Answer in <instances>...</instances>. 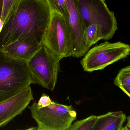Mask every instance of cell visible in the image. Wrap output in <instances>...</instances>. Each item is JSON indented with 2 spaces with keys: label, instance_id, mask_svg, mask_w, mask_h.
Returning <instances> with one entry per match:
<instances>
[{
  "label": "cell",
  "instance_id": "obj_1",
  "mask_svg": "<svg viewBox=\"0 0 130 130\" xmlns=\"http://www.w3.org/2000/svg\"><path fill=\"white\" fill-rule=\"evenodd\" d=\"M52 11L45 0H22L4 23L0 33V49L23 39L42 44Z\"/></svg>",
  "mask_w": 130,
  "mask_h": 130
},
{
  "label": "cell",
  "instance_id": "obj_2",
  "mask_svg": "<svg viewBox=\"0 0 130 130\" xmlns=\"http://www.w3.org/2000/svg\"><path fill=\"white\" fill-rule=\"evenodd\" d=\"M32 84L28 62L0 51V103L17 95Z\"/></svg>",
  "mask_w": 130,
  "mask_h": 130
},
{
  "label": "cell",
  "instance_id": "obj_3",
  "mask_svg": "<svg viewBox=\"0 0 130 130\" xmlns=\"http://www.w3.org/2000/svg\"><path fill=\"white\" fill-rule=\"evenodd\" d=\"M28 107L39 130H68L76 120L77 113L71 105L52 101L45 107H39L36 102Z\"/></svg>",
  "mask_w": 130,
  "mask_h": 130
},
{
  "label": "cell",
  "instance_id": "obj_4",
  "mask_svg": "<svg viewBox=\"0 0 130 130\" xmlns=\"http://www.w3.org/2000/svg\"><path fill=\"white\" fill-rule=\"evenodd\" d=\"M61 59L44 44L28 62L33 84L53 91L57 82Z\"/></svg>",
  "mask_w": 130,
  "mask_h": 130
},
{
  "label": "cell",
  "instance_id": "obj_5",
  "mask_svg": "<svg viewBox=\"0 0 130 130\" xmlns=\"http://www.w3.org/2000/svg\"><path fill=\"white\" fill-rule=\"evenodd\" d=\"M130 54V45L121 42H105L89 50L81 60L85 71L101 70Z\"/></svg>",
  "mask_w": 130,
  "mask_h": 130
},
{
  "label": "cell",
  "instance_id": "obj_6",
  "mask_svg": "<svg viewBox=\"0 0 130 130\" xmlns=\"http://www.w3.org/2000/svg\"><path fill=\"white\" fill-rule=\"evenodd\" d=\"M51 11V20L42 44L61 59L71 56L72 41L68 21L61 15Z\"/></svg>",
  "mask_w": 130,
  "mask_h": 130
},
{
  "label": "cell",
  "instance_id": "obj_7",
  "mask_svg": "<svg viewBox=\"0 0 130 130\" xmlns=\"http://www.w3.org/2000/svg\"><path fill=\"white\" fill-rule=\"evenodd\" d=\"M76 3L85 29L96 24L113 36L117 23L114 13L109 10L105 0H76Z\"/></svg>",
  "mask_w": 130,
  "mask_h": 130
},
{
  "label": "cell",
  "instance_id": "obj_8",
  "mask_svg": "<svg viewBox=\"0 0 130 130\" xmlns=\"http://www.w3.org/2000/svg\"><path fill=\"white\" fill-rule=\"evenodd\" d=\"M69 10L68 24L71 41V56L82 57L89 50L84 40L85 28L77 6L76 0H66Z\"/></svg>",
  "mask_w": 130,
  "mask_h": 130
},
{
  "label": "cell",
  "instance_id": "obj_9",
  "mask_svg": "<svg viewBox=\"0 0 130 130\" xmlns=\"http://www.w3.org/2000/svg\"><path fill=\"white\" fill-rule=\"evenodd\" d=\"M30 86L14 97L0 103V127L22 113L33 100Z\"/></svg>",
  "mask_w": 130,
  "mask_h": 130
},
{
  "label": "cell",
  "instance_id": "obj_10",
  "mask_svg": "<svg viewBox=\"0 0 130 130\" xmlns=\"http://www.w3.org/2000/svg\"><path fill=\"white\" fill-rule=\"evenodd\" d=\"M42 44L32 39H23L2 47L0 51L14 58L28 62L40 49Z\"/></svg>",
  "mask_w": 130,
  "mask_h": 130
},
{
  "label": "cell",
  "instance_id": "obj_11",
  "mask_svg": "<svg viewBox=\"0 0 130 130\" xmlns=\"http://www.w3.org/2000/svg\"><path fill=\"white\" fill-rule=\"evenodd\" d=\"M126 116L122 111L109 112L98 116L94 130H123Z\"/></svg>",
  "mask_w": 130,
  "mask_h": 130
},
{
  "label": "cell",
  "instance_id": "obj_12",
  "mask_svg": "<svg viewBox=\"0 0 130 130\" xmlns=\"http://www.w3.org/2000/svg\"><path fill=\"white\" fill-rule=\"evenodd\" d=\"M113 36L100 25L93 24L86 27L83 37L86 46L89 50L91 46L99 40L102 39L108 40L112 38Z\"/></svg>",
  "mask_w": 130,
  "mask_h": 130
},
{
  "label": "cell",
  "instance_id": "obj_13",
  "mask_svg": "<svg viewBox=\"0 0 130 130\" xmlns=\"http://www.w3.org/2000/svg\"><path fill=\"white\" fill-rule=\"evenodd\" d=\"M98 116L91 115L87 118L72 124L68 130H94Z\"/></svg>",
  "mask_w": 130,
  "mask_h": 130
},
{
  "label": "cell",
  "instance_id": "obj_14",
  "mask_svg": "<svg viewBox=\"0 0 130 130\" xmlns=\"http://www.w3.org/2000/svg\"><path fill=\"white\" fill-rule=\"evenodd\" d=\"M51 10L59 13L68 21L69 10L66 0H45Z\"/></svg>",
  "mask_w": 130,
  "mask_h": 130
},
{
  "label": "cell",
  "instance_id": "obj_15",
  "mask_svg": "<svg viewBox=\"0 0 130 130\" xmlns=\"http://www.w3.org/2000/svg\"><path fill=\"white\" fill-rule=\"evenodd\" d=\"M114 82L121 89L130 88V66L120 70L115 79Z\"/></svg>",
  "mask_w": 130,
  "mask_h": 130
},
{
  "label": "cell",
  "instance_id": "obj_16",
  "mask_svg": "<svg viewBox=\"0 0 130 130\" xmlns=\"http://www.w3.org/2000/svg\"><path fill=\"white\" fill-rule=\"evenodd\" d=\"M22 0H4L3 11L1 18L4 24L13 13Z\"/></svg>",
  "mask_w": 130,
  "mask_h": 130
},
{
  "label": "cell",
  "instance_id": "obj_17",
  "mask_svg": "<svg viewBox=\"0 0 130 130\" xmlns=\"http://www.w3.org/2000/svg\"><path fill=\"white\" fill-rule=\"evenodd\" d=\"M52 102L48 95L43 94L37 104L38 106L40 107H45L50 105Z\"/></svg>",
  "mask_w": 130,
  "mask_h": 130
},
{
  "label": "cell",
  "instance_id": "obj_18",
  "mask_svg": "<svg viewBox=\"0 0 130 130\" xmlns=\"http://www.w3.org/2000/svg\"><path fill=\"white\" fill-rule=\"evenodd\" d=\"M127 122L124 127H123V130H130V116L127 118Z\"/></svg>",
  "mask_w": 130,
  "mask_h": 130
},
{
  "label": "cell",
  "instance_id": "obj_19",
  "mask_svg": "<svg viewBox=\"0 0 130 130\" xmlns=\"http://www.w3.org/2000/svg\"><path fill=\"white\" fill-rule=\"evenodd\" d=\"M121 89L130 98V88H124Z\"/></svg>",
  "mask_w": 130,
  "mask_h": 130
},
{
  "label": "cell",
  "instance_id": "obj_20",
  "mask_svg": "<svg viewBox=\"0 0 130 130\" xmlns=\"http://www.w3.org/2000/svg\"><path fill=\"white\" fill-rule=\"evenodd\" d=\"M4 0H0V18H1L3 11Z\"/></svg>",
  "mask_w": 130,
  "mask_h": 130
},
{
  "label": "cell",
  "instance_id": "obj_21",
  "mask_svg": "<svg viewBox=\"0 0 130 130\" xmlns=\"http://www.w3.org/2000/svg\"><path fill=\"white\" fill-rule=\"evenodd\" d=\"M4 26V22L3 20L1 18H0V33L1 32L2 30V27Z\"/></svg>",
  "mask_w": 130,
  "mask_h": 130
}]
</instances>
